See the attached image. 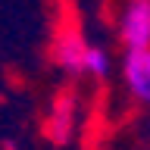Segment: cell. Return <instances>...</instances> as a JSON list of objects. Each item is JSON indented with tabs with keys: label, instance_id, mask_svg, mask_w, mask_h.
Listing matches in <instances>:
<instances>
[{
	"label": "cell",
	"instance_id": "obj_1",
	"mask_svg": "<svg viewBox=\"0 0 150 150\" xmlns=\"http://www.w3.org/2000/svg\"><path fill=\"white\" fill-rule=\"evenodd\" d=\"M53 63L66 75H91V78H106L112 72V56L103 44H94L78 28H63L53 38Z\"/></svg>",
	"mask_w": 150,
	"mask_h": 150
},
{
	"label": "cell",
	"instance_id": "obj_2",
	"mask_svg": "<svg viewBox=\"0 0 150 150\" xmlns=\"http://www.w3.org/2000/svg\"><path fill=\"white\" fill-rule=\"evenodd\" d=\"M116 35L125 50L150 47V0H122L116 16Z\"/></svg>",
	"mask_w": 150,
	"mask_h": 150
},
{
	"label": "cell",
	"instance_id": "obj_3",
	"mask_svg": "<svg viewBox=\"0 0 150 150\" xmlns=\"http://www.w3.org/2000/svg\"><path fill=\"white\" fill-rule=\"evenodd\" d=\"M119 75H122L125 94L138 106L150 110V47H144V50H125Z\"/></svg>",
	"mask_w": 150,
	"mask_h": 150
},
{
	"label": "cell",
	"instance_id": "obj_4",
	"mask_svg": "<svg viewBox=\"0 0 150 150\" xmlns=\"http://www.w3.org/2000/svg\"><path fill=\"white\" fill-rule=\"evenodd\" d=\"M75 131V97L69 91H59L44 116V138L56 147H66Z\"/></svg>",
	"mask_w": 150,
	"mask_h": 150
}]
</instances>
